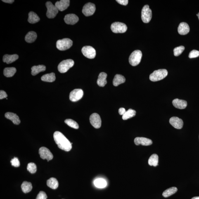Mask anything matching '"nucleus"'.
Returning <instances> with one entry per match:
<instances>
[{"instance_id": "nucleus-2", "label": "nucleus", "mask_w": 199, "mask_h": 199, "mask_svg": "<svg viewBox=\"0 0 199 199\" xmlns=\"http://www.w3.org/2000/svg\"><path fill=\"white\" fill-rule=\"evenodd\" d=\"M168 72L165 69H160L154 71L149 76V79L152 82L161 80L166 77Z\"/></svg>"}, {"instance_id": "nucleus-33", "label": "nucleus", "mask_w": 199, "mask_h": 199, "mask_svg": "<svg viewBox=\"0 0 199 199\" xmlns=\"http://www.w3.org/2000/svg\"><path fill=\"white\" fill-rule=\"evenodd\" d=\"M136 111L129 109L126 111L125 113L122 115V118L123 120H127V119L131 118L134 117L136 115Z\"/></svg>"}, {"instance_id": "nucleus-37", "label": "nucleus", "mask_w": 199, "mask_h": 199, "mask_svg": "<svg viewBox=\"0 0 199 199\" xmlns=\"http://www.w3.org/2000/svg\"><path fill=\"white\" fill-rule=\"evenodd\" d=\"M185 47L184 46H180L176 47L174 49V53L175 56L177 57L181 55L184 51Z\"/></svg>"}, {"instance_id": "nucleus-32", "label": "nucleus", "mask_w": 199, "mask_h": 199, "mask_svg": "<svg viewBox=\"0 0 199 199\" xmlns=\"http://www.w3.org/2000/svg\"><path fill=\"white\" fill-rule=\"evenodd\" d=\"M177 191V188L176 187H172L166 190L163 193V196L165 198L169 197L171 195L174 194Z\"/></svg>"}, {"instance_id": "nucleus-27", "label": "nucleus", "mask_w": 199, "mask_h": 199, "mask_svg": "<svg viewBox=\"0 0 199 199\" xmlns=\"http://www.w3.org/2000/svg\"><path fill=\"white\" fill-rule=\"evenodd\" d=\"M40 20V18L35 13L30 12L29 14V18L28 21L29 23L34 24Z\"/></svg>"}, {"instance_id": "nucleus-45", "label": "nucleus", "mask_w": 199, "mask_h": 199, "mask_svg": "<svg viewBox=\"0 0 199 199\" xmlns=\"http://www.w3.org/2000/svg\"><path fill=\"white\" fill-rule=\"evenodd\" d=\"M191 199H199V197H193Z\"/></svg>"}, {"instance_id": "nucleus-36", "label": "nucleus", "mask_w": 199, "mask_h": 199, "mask_svg": "<svg viewBox=\"0 0 199 199\" xmlns=\"http://www.w3.org/2000/svg\"><path fill=\"white\" fill-rule=\"evenodd\" d=\"M27 169L31 173H35L37 171V166L34 163H30L28 164Z\"/></svg>"}, {"instance_id": "nucleus-12", "label": "nucleus", "mask_w": 199, "mask_h": 199, "mask_svg": "<svg viewBox=\"0 0 199 199\" xmlns=\"http://www.w3.org/2000/svg\"><path fill=\"white\" fill-rule=\"evenodd\" d=\"M39 153L41 158L43 159H46L48 161L51 160L53 158V155L51 151L47 148L42 147L39 148Z\"/></svg>"}, {"instance_id": "nucleus-18", "label": "nucleus", "mask_w": 199, "mask_h": 199, "mask_svg": "<svg viewBox=\"0 0 199 199\" xmlns=\"http://www.w3.org/2000/svg\"><path fill=\"white\" fill-rule=\"evenodd\" d=\"M178 32L180 35H186L190 32L189 26L186 22H181L180 24L179 27H178Z\"/></svg>"}, {"instance_id": "nucleus-24", "label": "nucleus", "mask_w": 199, "mask_h": 199, "mask_svg": "<svg viewBox=\"0 0 199 199\" xmlns=\"http://www.w3.org/2000/svg\"><path fill=\"white\" fill-rule=\"evenodd\" d=\"M37 38V34L35 32L31 31L25 36V40L28 43H32L35 41Z\"/></svg>"}, {"instance_id": "nucleus-30", "label": "nucleus", "mask_w": 199, "mask_h": 199, "mask_svg": "<svg viewBox=\"0 0 199 199\" xmlns=\"http://www.w3.org/2000/svg\"><path fill=\"white\" fill-rule=\"evenodd\" d=\"M159 157L156 154H153L149 157L148 160V164L150 166H156L158 165Z\"/></svg>"}, {"instance_id": "nucleus-5", "label": "nucleus", "mask_w": 199, "mask_h": 199, "mask_svg": "<svg viewBox=\"0 0 199 199\" xmlns=\"http://www.w3.org/2000/svg\"><path fill=\"white\" fill-rule=\"evenodd\" d=\"M74 62L73 60L68 59L63 60L60 62L58 67V70L61 73H65L73 67Z\"/></svg>"}, {"instance_id": "nucleus-17", "label": "nucleus", "mask_w": 199, "mask_h": 199, "mask_svg": "<svg viewBox=\"0 0 199 199\" xmlns=\"http://www.w3.org/2000/svg\"><path fill=\"white\" fill-rule=\"evenodd\" d=\"M70 2L69 0H61L60 1L57 2L55 5L58 10L63 11L67 9L70 6Z\"/></svg>"}, {"instance_id": "nucleus-42", "label": "nucleus", "mask_w": 199, "mask_h": 199, "mask_svg": "<svg viewBox=\"0 0 199 199\" xmlns=\"http://www.w3.org/2000/svg\"><path fill=\"white\" fill-rule=\"evenodd\" d=\"M117 2L122 5H124V6H126L129 3V1L128 0H117L116 1Z\"/></svg>"}, {"instance_id": "nucleus-4", "label": "nucleus", "mask_w": 199, "mask_h": 199, "mask_svg": "<svg viewBox=\"0 0 199 199\" xmlns=\"http://www.w3.org/2000/svg\"><path fill=\"white\" fill-rule=\"evenodd\" d=\"M142 57V52L136 50L133 52L129 56V61L130 64L132 66H137L141 62Z\"/></svg>"}, {"instance_id": "nucleus-43", "label": "nucleus", "mask_w": 199, "mask_h": 199, "mask_svg": "<svg viewBox=\"0 0 199 199\" xmlns=\"http://www.w3.org/2000/svg\"><path fill=\"white\" fill-rule=\"evenodd\" d=\"M126 112L125 109L124 108H120L118 110L119 113L120 115H123Z\"/></svg>"}, {"instance_id": "nucleus-8", "label": "nucleus", "mask_w": 199, "mask_h": 199, "mask_svg": "<svg viewBox=\"0 0 199 199\" xmlns=\"http://www.w3.org/2000/svg\"><path fill=\"white\" fill-rule=\"evenodd\" d=\"M46 6L47 9L46 15L47 18L49 19H53L55 18L59 10L55 5L50 1H48L46 3Z\"/></svg>"}, {"instance_id": "nucleus-40", "label": "nucleus", "mask_w": 199, "mask_h": 199, "mask_svg": "<svg viewBox=\"0 0 199 199\" xmlns=\"http://www.w3.org/2000/svg\"><path fill=\"white\" fill-rule=\"evenodd\" d=\"M47 198V196L46 193L44 191H41L38 194L36 199H46Z\"/></svg>"}, {"instance_id": "nucleus-39", "label": "nucleus", "mask_w": 199, "mask_h": 199, "mask_svg": "<svg viewBox=\"0 0 199 199\" xmlns=\"http://www.w3.org/2000/svg\"><path fill=\"white\" fill-rule=\"evenodd\" d=\"M199 56V51L196 50H193L190 52L189 55V58H193L198 57Z\"/></svg>"}, {"instance_id": "nucleus-15", "label": "nucleus", "mask_w": 199, "mask_h": 199, "mask_svg": "<svg viewBox=\"0 0 199 199\" xmlns=\"http://www.w3.org/2000/svg\"><path fill=\"white\" fill-rule=\"evenodd\" d=\"M64 20L67 25H74L78 22L79 19L76 15L70 14L65 15Z\"/></svg>"}, {"instance_id": "nucleus-9", "label": "nucleus", "mask_w": 199, "mask_h": 199, "mask_svg": "<svg viewBox=\"0 0 199 199\" xmlns=\"http://www.w3.org/2000/svg\"><path fill=\"white\" fill-rule=\"evenodd\" d=\"M96 9V6L94 4L88 3L83 7L82 12L86 16H89L94 14Z\"/></svg>"}, {"instance_id": "nucleus-41", "label": "nucleus", "mask_w": 199, "mask_h": 199, "mask_svg": "<svg viewBox=\"0 0 199 199\" xmlns=\"http://www.w3.org/2000/svg\"><path fill=\"white\" fill-rule=\"evenodd\" d=\"M8 97V95L5 91H0V99L2 100L3 98H6Z\"/></svg>"}, {"instance_id": "nucleus-1", "label": "nucleus", "mask_w": 199, "mask_h": 199, "mask_svg": "<svg viewBox=\"0 0 199 199\" xmlns=\"http://www.w3.org/2000/svg\"><path fill=\"white\" fill-rule=\"evenodd\" d=\"M53 138L58 148L64 151H70L72 148V143L67 138L59 131H56L53 134Z\"/></svg>"}, {"instance_id": "nucleus-6", "label": "nucleus", "mask_w": 199, "mask_h": 199, "mask_svg": "<svg viewBox=\"0 0 199 199\" xmlns=\"http://www.w3.org/2000/svg\"><path fill=\"white\" fill-rule=\"evenodd\" d=\"M111 29L115 33H122L127 31V27L125 24L122 22H115L112 24Z\"/></svg>"}, {"instance_id": "nucleus-44", "label": "nucleus", "mask_w": 199, "mask_h": 199, "mask_svg": "<svg viewBox=\"0 0 199 199\" xmlns=\"http://www.w3.org/2000/svg\"><path fill=\"white\" fill-rule=\"evenodd\" d=\"M2 1L5 3L11 4V3H13L15 1H13V0H2Z\"/></svg>"}, {"instance_id": "nucleus-11", "label": "nucleus", "mask_w": 199, "mask_h": 199, "mask_svg": "<svg viewBox=\"0 0 199 199\" xmlns=\"http://www.w3.org/2000/svg\"><path fill=\"white\" fill-rule=\"evenodd\" d=\"M90 122L91 125L95 129H99L101 127V118L97 113H93L90 116Z\"/></svg>"}, {"instance_id": "nucleus-10", "label": "nucleus", "mask_w": 199, "mask_h": 199, "mask_svg": "<svg viewBox=\"0 0 199 199\" xmlns=\"http://www.w3.org/2000/svg\"><path fill=\"white\" fill-rule=\"evenodd\" d=\"M82 53L86 57L89 59H93L96 55V51L94 48L90 46H86L83 47L82 49Z\"/></svg>"}, {"instance_id": "nucleus-21", "label": "nucleus", "mask_w": 199, "mask_h": 199, "mask_svg": "<svg viewBox=\"0 0 199 199\" xmlns=\"http://www.w3.org/2000/svg\"><path fill=\"white\" fill-rule=\"evenodd\" d=\"M107 74L105 72L100 73L98 75L97 84L100 87H104L107 84Z\"/></svg>"}, {"instance_id": "nucleus-14", "label": "nucleus", "mask_w": 199, "mask_h": 199, "mask_svg": "<svg viewBox=\"0 0 199 199\" xmlns=\"http://www.w3.org/2000/svg\"><path fill=\"white\" fill-rule=\"evenodd\" d=\"M169 122L173 127L176 129H181L183 127V120L177 117H172L170 119Z\"/></svg>"}, {"instance_id": "nucleus-34", "label": "nucleus", "mask_w": 199, "mask_h": 199, "mask_svg": "<svg viewBox=\"0 0 199 199\" xmlns=\"http://www.w3.org/2000/svg\"><path fill=\"white\" fill-rule=\"evenodd\" d=\"M94 184L95 186L98 188H105L107 186V182L104 179H98L94 180Z\"/></svg>"}, {"instance_id": "nucleus-13", "label": "nucleus", "mask_w": 199, "mask_h": 199, "mask_svg": "<svg viewBox=\"0 0 199 199\" xmlns=\"http://www.w3.org/2000/svg\"><path fill=\"white\" fill-rule=\"evenodd\" d=\"M84 95V91L81 89H75L70 93V99L73 102H76L82 98Z\"/></svg>"}, {"instance_id": "nucleus-38", "label": "nucleus", "mask_w": 199, "mask_h": 199, "mask_svg": "<svg viewBox=\"0 0 199 199\" xmlns=\"http://www.w3.org/2000/svg\"><path fill=\"white\" fill-rule=\"evenodd\" d=\"M12 165L15 167H19L20 166V163L17 157H14L12 159L11 161Z\"/></svg>"}, {"instance_id": "nucleus-7", "label": "nucleus", "mask_w": 199, "mask_h": 199, "mask_svg": "<svg viewBox=\"0 0 199 199\" xmlns=\"http://www.w3.org/2000/svg\"><path fill=\"white\" fill-rule=\"evenodd\" d=\"M152 18V12L148 5H145L142 9L141 18L144 23H148Z\"/></svg>"}, {"instance_id": "nucleus-3", "label": "nucleus", "mask_w": 199, "mask_h": 199, "mask_svg": "<svg viewBox=\"0 0 199 199\" xmlns=\"http://www.w3.org/2000/svg\"><path fill=\"white\" fill-rule=\"evenodd\" d=\"M72 45L73 41L67 38L58 40L56 43L57 48L60 51H65L70 49Z\"/></svg>"}, {"instance_id": "nucleus-29", "label": "nucleus", "mask_w": 199, "mask_h": 199, "mask_svg": "<svg viewBox=\"0 0 199 199\" xmlns=\"http://www.w3.org/2000/svg\"><path fill=\"white\" fill-rule=\"evenodd\" d=\"M16 69L14 67H6L3 71V74L5 77H13L15 72Z\"/></svg>"}, {"instance_id": "nucleus-35", "label": "nucleus", "mask_w": 199, "mask_h": 199, "mask_svg": "<svg viewBox=\"0 0 199 199\" xmlns=\"http://www.w3.org/2000/svg\"><path fill=\"white\" fill-rule=\"evenodd\" d=\"M65 122L70 127L74 128V129H78L79 128V125L73 119H66Z\"/></svg>"}, {"instance_id": "nucleus-22", "label": "nucleus", "mask_w": 199, "mask_h": 199, "mask_svg": "<svg viewBox=\"0 0 199 199\" xmlns=\"http://www.w3.org/2000/svg\"><path fill=\"white\" fill-rule=\"evenodd\" d=\"M19 58V56L17 54L8 55H4L3 57V61L7 64L13 63Z\"/></svg>"}, {"instance_id": "nucleus-31", "label": "nucleus", "mask_w": 199, "mask_h": 199, "mask_svg": "<svg viewBox=\"0 0 199 199\" xmlns=\"http://www.w3.org/2000/svg\"><path fill=\"white\" fill-rule=\"evenodd\" d=\"M21 188L23 193H27L30 192L32 190L33 187L31 183L25 181L22 183Z\"/></svg>"}, {"instance_id": "nucleus-20", "label": "nucleus", "mask_w": 199, "mask_h": 199, "mask_svg": "<svg viewBox=\"0 0 199 199\" xmlns=\"http://www.w3.org/2000/svg\"><path fill=\"white\" fill-rule=\"evenodd\" d=\"M5 117L12 121L15 124L19 125L20 124V121L16 114L11 112H6L5 114Z\"/></svg>"}, {"instance_id": "nucleus-19", "label": "nucleus", "mask_w": 199, "mask_h": 199, "mask_svg": "<svg viewBox=\"0 0 199 199\" xmlns=\"http://www.w3.org/2000/svg\"><path fill=\"white\" fill-rule=\"evenodd\" d=\"M172 103L175 107L180 109H185L187 105V103L186 101L178 98H176L173 100Z\"/></svg>"}, {"instance_id": "nucleus-16", "label": "nucleus", "mask_w": 199, "mask_h": 199, "mask_svg": "<svg viewBox=\"0 0 199 199\" xmlns=\"http://www.w3.org/2000/svg\"><path fill=\"white\" fill-rule=\"evenodd\" d=\"M134 143L136 145L149 146L153 143L151 139L144 137H136L134 139Z\"/></svg>"}, {"instance_id": "nucleus-28", "label": "nucleus", "mask_w": 199, "mask_h": 199, "mask_svg": "<svg viewBox=\"0 0 199 199\" xmlns=\"http://www.w3.org/2000/svg\"><path fill=\"white\" fill-rule=\"evenodd\" d=\"M47 186L53 189H56L58 187V182L57 180L55 178L52 177L47 180L46 181Z\"/></svg>"}, {"instance_id": "nucleus-26", "label": "nucleus", "mask_w": 199, "mask_h": 199, "mask_svg": "<svg viewBox=\"0 0 199 199\" xmlns=\"http://www.w3.org/2000/svg\"><path fill=\"white\" fill-rule=\"evenodd\" d=\"M56 79L55 74L54 73L46 74L43 75L41 78V80L44 82H54Z\"/></svg>"}, {"instance_id": "nucleus-23", "label": "nucleus", "mask_w": 199, "mask_h": 199, "mask_svg": "<svg viewBox=\"0 0 199 199\" xmlns=\"http://www.w3.org/2000/svg\"><path fill=\"white\" fill-rule=\"evenodd\" d=\"M46 70V67L44 65L34 66L32 67V74L33 76H35L39 73L44 72Z\"/></svg>"}, {"instance_id": "nucleus-25", "label": "nucleus", "mask_w": 199, "mask_h": 199, "mask_svg": "<svg viewBox=\"0 0 199 199\" xmlns=\"http://www.w3.org/2000/svg\"><path fill=\"white\" fill-rule=\"evenodd\" d=\"M125 79L123 76L117 74L115 75L113 80V84L114 86H117L125 82Z\"/></svg>"}, {"instance_id": "nucleus-46", "label": "nucleus", "mask_w": 199, "mask_h": 199, "mask_svg": "<svg viewBox=\"0 0 199 199\" xmlns=\"http://www.w3.org/2000/svg\"><path fill=\"white\" fill-rule=\"evenodd\" d=\"M197 15V16L198 17V18L199 20V13Z\"/></svg>"}]
</instances>
